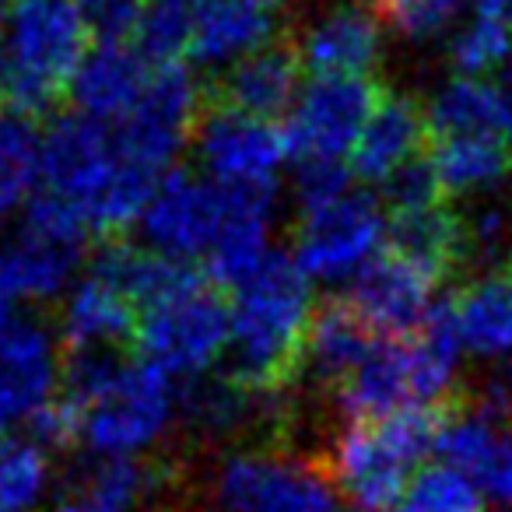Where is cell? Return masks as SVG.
I'll return each mask as SVG.
<instances>
[{
    "label": "cell",
    "instance_id": "cell-24",
    "mask_svg": "<svg viewBox=\"0 0 512 512\" xmlns=\"http://www.w3.org/2000/svg\"><path fill=\"white\" fill-rule=\"evenodd\" d=\"M299 74L302 64L292 46L271 43L221 74V106L260 116V120H274V116L288 113L292 102L299 99Z\"/></svg>",
    "mask_w": 512,
    "mask_h": 512
},
{
    "label": "cell",
    "instance_id": "cell-8",
    "mask_svg": "<svg viewBox=\"0 0 512 512\" xmlns=\"http://www.w3.org/2000/svg\"><path fill=\"white\" fill-rule=\"evenodd\" d=\"M218 512H344L327 467L281 446L228 449L207 477Z\"/></svg>",
    "mask_w": 512,
    "mask_h": 512
},
{
    "label": "cell",
    "instance_id": "cell-43",
    "mask_svg": "<svg viewBox=\"0 0 512 512\" xmlns=\"http://www.w3.org/2000/svg\"><path fill=\"white\" fill-rule=\"evenodd\" d=\"M502 207H505V214H509V221H512V186H509V193H505Z\"/></svg>",
    "mask_w": 512,
    "mask_h": 512
},
{
    "label": "cell",
    "instance_id": "cell-42",
    "mask_svg": "<svg viewBox=\"0 0 512 512\" xmlns=\"http://www.w3.org/2000/svg\"><path fill=\"white\" fill-rule=\"evenodd\" d=\"M358 4H369V8H379V11H386L393 4V0H358Z\"/></svg>",
    "mask_w": 512,
    "mask_h": 512
},
{
    "label": "cell",
    "instance_id": "cell-33",
    "mask_svg": "<svg viewBox=\"0 0 512 512\" xmlns=\"http://www.w3.org/2000/svg\"><path fill=\"white\" fill-rule=\"evenodd\" d=\"M137 46L158 64H183V57H190V8H186V0H151Z\"/></svg>",
    "mask_w": 512,
    "mask_h": 512
},
{
    "label": "cell",
    "instance_id": "cell-7",
    "mask_svg": "<svg viewBox=\"0 0 512 512\" xmlns=\"http://www.w3.org/2000/svg\"><path fill=\"white\" fill-rule=\"evenodd\" d=\"M88 228L50 193H39L18 228L0 239V316L64 299L81 274Z\"/></svg>",
    "mask_w": 512,
    "mask_h": 512
},
{
    "label": "cell",
    "instance_id": "cell-20",
    "mask_svg": "<svg viewBox=\"0 0 512 512\" xmlns=\"http://www.w3.org/2000/svg\"><path fill=\"white\" fill-rule=\"evenodd\" d=\"M176 488V470L158 456H92L71 481L85 512H155Z\"/></svg>",
    "mask_w": 512,
    "mask_h": 512
},
{
    "label": "cell",
    "instance_id": "cell-25",
    "mask_svg": "<svg viewBox=\"0 0 512 512\" xmlns=\"http://www.w3.org/2000/svg\"><path fill=\"white\" fill-rule=\"evenodd\" d=\"M376 344H379V334L355 313L351 302H330V306L316 309L302 369H306L323 390L337 393L358 369H362L365 358L372 355Z\"/></svg>",
    "mask_w": 512,
    "mask_h": 512
},
{
    "label": "cell",
    "instance_id": "cell-6",
    "mask_svg": "<svg viewBox=\"0 0 512 512\" xmlns=\"http://www.w3.org/2000/svg\"><path fill=\"white\" fill-rule=\"evenodd\" d=\"M0 46L8 57V99L18 113L39 116L71 95L95 43L78 0H11Z\"/></svg>",
    "mask_w": 512,
    "mask_h": 512
},
{
    "label": "cell",
    "instance_id": "cell-29",
    "mask_svg": "<svg viewBox=\"0 0 512 512\" xmlns=\"http://www.w3.org/2000/svg\"><path fill=\"white\" fill-rule=\"evenodd\" d=\"M43 186V130L25 113H0V225L22 218Z\"/></svg>",
    "mask_w": 512,
    "mask_h": 512
},
{
    "label": "cell",
    "instance_id": "cell-5",
    "mask_svg": "<svg viewBox=\"0 0 512 512\" xmlns=\"http://www.w3.org/2000/svg\"><path fill=\"white\" fill-rule=\"evenodd\" d=\"M442 411L355 418L334 432L323 456L348 512H397L407 484L435 449Z\"/></svg>",
    "mask_w": 512,
    "mask_h": 512
},
{
    "label": "cell",
    "instance_id": "cell-4",
    "mask_svg": "<svg viewBox=\"0 0 512 512\" xmlns=\"http://www.w3.org/2000/svg\"><path fill=\"white\" fill-rule=\"evenodd\" d=\"M460 362L463 344L446 302H439V309L414 334L379 337L362 369L334 393V404L348 421L442 411L460 376Z\"/></svg>",
    "mask_w": 512,
    "mask_h": 512
},
{
    "label": "cell",
    "instance_id": "cell-38",
    "mask_svg": "<svg viewBox=\"0 0 512 512\" xmlns=\"http://www.w3.org/2000/svg\"><path fill=\"white\" fill-rule=\"evenodd\" d=\"M456 8H470L474 15H505L512 18V0H453Z\"/></svg>",
    "mask_w": 512,
    "mask_h": 512
},
{
    "label": "cell",
    "instance_id": "cell-11",
    "mask_svg": "<svg viewBox=\"0 0 512 512\" xmlns=\"http://www.w3.org/2000/svg\"><path fill=\"white\" fill-rule=\"evenodd\" d=\"M372 81L313 78L285 113L288 155L299 169H344L379 102Z\"/></svg>",
    "mask_w": 512,
    "mask_h": 512
},
{
    "label": "cell",
    "instance_id": "cell-30",
    "mask_svg": "<svg viewBox=\"0 0 512 512\" xmlns=\"http://www.w3.org/2000/svg\"><path fill=\"white\" fill-rule=\"evenodd\" d=\"M53 488V456L32 435L0 439V512H39Z\"/></svg>",
    "mask_w": 512,
    "mask_h": 512
},
{
    "label": "cell",
    "instance_id": "cell-12",
    "mask_svg": "<svg viewBox=\"0 0 512 512\" xmlns=\"http://www.w3.org/2000/svg\"><path fill=\"white\" fill-rule=\"evenodd\" d=\"M232 211V190H221L197 172L169 169L158 179L137 225H141L144 246L193 267L207 264V256L214 253L232 221Z\"/></svg>",
    "mask_w": 512,
    "mask_h": 512
},
{
    "label": "cell",
    "instance_id": "cell-22",
    "mask_svg": "<svg viewBox=\"0 0 512 512\" xmlns=\"http://www.w3.org/2000/svg\"><path fill=\"white\" fill-rule=\"evenodd\" d=\"M442 197L470 200L502 190L512 172L509 134H456L432 137L425 155Z\"/></svg>",
    "mask_w": 512,
    "mask_h": 512
},
{
    "label": "cell",
    "instance_id": "cell-18",
    "mask_svg": "<svg viewBox=\"0 0 512 512\" xmlns=\"http://www.w3.org/2000/svg\"><path fill=\"white\" fill-rule=\"evenodd\" d=\"M190 8V60L232 67L274 43L285 0H186Z\"/></svg>",
    "mask_w": 512,
    "mask_h": 512
},
{
    "label": "cell",
    "instance_id": "cell-2",
    "mask_svg": "<svg viewBox=\"0 0 512 512\" xmlns=\"http://www.w3.org/2000/svg\"><path fill=\"white\" fill-rule=\"evenodd\" d=\"M316 320L313 281L292 253L274 249L228 299V358L232 379L256 393L281 397L302 372Z\"/></svg>",
    "mask_w": 512,
    "mask_h": 512
},
{
    "label": "cell",
    "instance_id": "cell-36",
    "mask_svg": "<svg viewBox=\"0 0 512 512\" xmlns=\"http://www.w3.org/2000/svg\"><path fill=\"white\" fill-rule=\"evenodd\" d=\"M477 484L484 488L488 502L509 505L512 509V418H502V414H498L495 449H491V456H488V463H484Z\"/></svg>",
    "mask_w": 512,
    "mask_h": 512
},
{
    "label": "cell",
    "instance_id": "cell-44",
    "mask_svg": "<svg viewBox=\"0 0 512 512\" xmlns=\"http://www.w3.org/2000/svg\"><path fill=\"white\" fill-rule=\"evenodd\" d=\"M8 8H11L8 0H0V22H4V18H8Z\"/></svg>",
    "mask_w": 512,
    "mask_h": 512
},
{
    "label": "cell",
    "instance_id": "cell-37",
    "mask_svg": "<svg viewBox=\"0 0 512 512\" xmlns=\"http://www.w3.org/2000/svg\"><path fill=\"white\" fill-rule=\"evenodd\" d=\"M481 400H484V404H488L495 414H502V418H512V362L495 365L491 379L484 383Z\"/></svg>",
    "mask_w": 512,
    "mask_h": 512
},
{
    "label": "cell",
    "instance_id": "cell-26",
    "mask_svg": "<svg viewBox=\"0 0 512 512\" xmlns=\"http://www.w3.org/2000/svg\"><path fill=\"white\" fill-rule=\"evenodd\" d=\"M390 246L432 267L442 281L470 260L467 221L446 207V197L390 211Z\"/></svg>",
    "mask_w": 512,
    "mask_h": 512
},
{
    "label": "cell",
    "instance_id": "cell-27",
    "mask_svg": "<svg viewBox=\"0 0 512 512\" xmlns=\"http://www.w3.org/2000/svg\"><path fill=\"white\" fill-rule=\"evenodd\" d=\"M281 397L256 393L239 379H197L183 386V418L197 428L204 439H232L249 432L253 425L274 421Z\"/></svg>",
    "mask_w": 512,
    "mask_h": 512
},
{
    "label": "cell",
    "instance_id": "cell-17",
    "mask_svg": "<svg viewBox=\"0 0 512 512\" xmlns=\"http://www.w3.org/2000/svg\"><path fill=\"white\" fill-rule=\"evenodd\" d=\"M137 302L106 267L92 264L60 299L57 337L71 355H106L134 341Z\"/></svg>",
    "mask_w": 512,
    "mask_h": 512
},
{
    "label": "cell",
    "instance_id": "cell-15",
    "mask_svg": "<svg viewBox=\"0 0 512 512\" xmlns=\"http://www.w3.org/2000/svg\"><path fill=\"white\" fill-rule=\"evenodd\" d=\"M386 18L369 4H330L316 11L295 36V57L313 78L369 81L386 53Z\"/></svg>",
    "mask_w": 512,
    "mask_h": 512
},
{
    "label": "cell",
    "instance_id": "cell-35",
    "mask_svg": "<svg viewBox=\"0 0 512 512\" xmlns=\"http://www.w3.org/2000/svg\"><path fill=\"white\" fill-rule=\"evenodd\" d=\"M95 46L137 43L151 0H78Z\"/></svg>",
    "mask_w": 512,
    "mask_h": 512
},
{
    "label": "cell",
    "instance_id": "cell-34",
    "mask_svg": "<svg viewBox=\"0 0 512 512\" xmlns=\"http://www.w3.org/2000/svg\"><path fill=\"white\" fill-rule=\"evenodd\" d=\"M456 4L453 0H393L383 11L386 25L407 43H432V39H449L456 29Z\"/></svg>",
    "mask_w": 512,
    "mask_h": 512
},
{
    "label": "cell",
    "instance_id": "cell-10",
    "mask_svg": "<svg viewBox=\"0 0 512 512\" xmlns=\"http://www.w3.org/2000/svg\"><path fill=\"white\" fill-rule=\"evenodd\" d=\"M193 148H197L200 176L235 193L274 197L281 172L292 162L285 130L278 123L228 106H214L211 113L200 116Z\"/></svg>",
    "mask_w": 512,
    "mask_h": 512
},
{
    "label": "cell",
    "instance_id": "cell-32",
    "mask_svg": "<svg viewBox=\"0 0 512 512\" xmlns=\"http://www.w3.org/2000/svg\"><path fill=\"white\" fill-rule=\"evenodd\" d=\"M397 512H488V495L470 474L439 460L414 474Z\"/></svg>",
    "mask_w": 512,
    "mask_h": 512
},
{
    "label": "cell",
    "instance_id": "cell-41",
    "mask_svg": "<svg viewBox=\"0 0 512 512\" xmlns=\"http://www.w3.org/2000/svg\"><path fill=\"white\" fill-rule=\"evenodd\" d=\"M50 512H85V509H81L78 502H60V505H53Z\"/></svg>",
    "mask_w": 512,
    "mask_h": 512
},
{
    "label": "cell",
    "instance_id": "cell-21",
    "mask_svg": "<svg viewBox=\"0 0 512 512\" xmlns=\"http://www.w3.org/2000/svg\"><path fill=\"white\" fill-rule=\"evenodd\" d=\"M158 60L148 57L137 43L116 46H92V53L81 64L74 78L71 99L81 116L99 120L106 127H116L127 120L130 109L141 102Z\"/></svg>",
    "mask_w": 512,
    "mask_h": 512
},
{
    "label": "cell",
    "instance_id": "cell-13",
    "mask_svg": "<svg viewBox=\"0 0 512 512\" xmlns=\"http://www.w3.org/2000/svg\"><path fill=\"white\" fill-rule=\"evenodd\" d=\"M204 116V92L186 64H158L144 88L141 102L113 127L134 162L165 176L176 155L193 141L197 123Z\"/></svg>",
    "mask_w": 512,
    "mask_h": 512
},
{
    "label": "cell",
    "instance_id": "cell-19",
    "mask_svg": "<svg viewBox=\"0 0 512 512\" xmlns=\"http://www.w3.org/2000/svg\"><path fill=\"white\" fill-rule=\"evenodd\" d=\"M428 116L411 95H379L369 123L351 155V172L362 183L390 186L397 176L425 162L428 155Z\"/></svg>",
    "mask_w": 512,
    "mask_h": 512
},
{
    "label": "cell",
    "instance_id": "cell-1",
    "mask_svg": "<svg viewBox=\"0 0 512 512\" xmlns=\"http://www.w3.org/2000/svg\"><path fill=\"white\" fill-rule=\"evenodd\" d=\"M60 397L92 456H148L183 418V383L120 351L71 355Z\"/></svg>",
    "mask_w": 512,
    "mask_h": 512
},
{
    "label": "cell",
    "instance_id": "cell-14",
    "mask_svg": "<svg viewBox=\"0 0 512 512\" xmlns=\"http://www.w3.org/2000/svg\"><path fill=\"white\" fill-rule=\"evenodd\" d=\"M60 386V337L32 313L0 316V439L15 425H32Z\"/></svg>",
    "mask_w": 512,
    "mask_h": 512
},
{
    "label": "cell",
    "instance_id": "cell-23",
    "mask_svg": "<svg viewBox=\"0 0 512 512\" xmlns=\"http://www.w3.org/2000/svg\"><path fill=\"white\" fill-rule=\"evenodd\" d=\"M463 355L481 362H512V271L481 274L446 302Z\"/></svg>",
    "mask_w": 512,
    "mask_h": 512
},
{
    "label": "cell",
    "instance_id": "cell-39",
    "mask_svg": "<svg viewBox=\"0 0 512 512\" xmlns=\"http://www.w3.org/2000/svg\"><path fill=\"white\" fill-rule=\"evenodd\" d=\"M11 88V78H8V57H4V46H0V99L8 95Z\"/></svg>",
    "mask_w": 512,
    "mask_h": 512
},
{
    "label": "cell",
    "instance_id": "cell-9",
    "mask_svg": "<svg viewBox=\"0 0 512 512\" xmlns=\"http://www.w3.org/2000/svg\"><path fill=\"white\" fill-rule=\"evenodd\" d=\"M390 242V211L372 193L348 186L316 204H299L292 256L313 285H351Z\"/></svg>",
    "mask_w": 512,
    "mask_h": 512
},
{
    "label": "cell",
    "instance_id": "cell-40",
    "mask_svg": "<svg viewBox=\"0 0 512 512\" xmlns=\"http://www.w3.org/2000/svg\"><path fill=\"white\" fill-rule=\"evenodd\" d=\"M505 99H509V109H512V60L505 67Z\"/></svg>",
    "mask_w": 512,
    "mask_h": 512
},
{
    "label": "cell",
    "instance_id": "cell-3",
    "mask_svg": "<svg viewBox=\"0 0 512 512\" xmlns=\"http://www.w3.org/2000/svg\"><path fill=\"white\" fill-rule=\"evenodd\" d=\"M158 179L99 120L74 113L43 134V193L71 207L88 235L116 239L137 225Z\"/></svg>",
    "mask_w": 512,
    "mask_h": 512
},
{
    "label": "cell",
    "instance_id": "cell-28",
    "mask_svg": "<svg viewBox=\"0 0 512 512\" xmlns=\"http://www.w3.org/2000/svg\"><path fill=\"white\" fill-rule=\"evenodd\" d=\"M428 134L456 137V134H509L512 109L509 99L488 78H467L453 74L442 81L425 102Z\"/></svg>",
    "mask_w": 512,
    "mask_h": 512
},
{
    "label": "cell",
    "instance_id": "cell-16",
    "mask_svg": "<svg viewBox=\"0 0 512 512\" xmlns=\"http://www.w3.org/2000/svg\"><path fill=\"white\" fill-rule=\"evenodd\" d=\"M439 285L442 278L432 267L386 242L383 253L351 281L348 302L379 337H404L439 309Z\"/></svg>",
    "mask_w": 512,
    "mask_h": 512
},
{
    "label": "cell",
    "instance_id": "cell-31",
    "mask_svg": "<svg viewBox=\"0 0 512 512\" xmlns=\"http://www.w3.org/2000/svg\"><path fill=\"white\" fill-rule=\"evenodd\" d=\"M449 64L467 78H488L512 60V18L505 15H470L446 39Z\"/></svg>",
    "mask_w": 512,
    "mask_h": 512
}]
</instances>
